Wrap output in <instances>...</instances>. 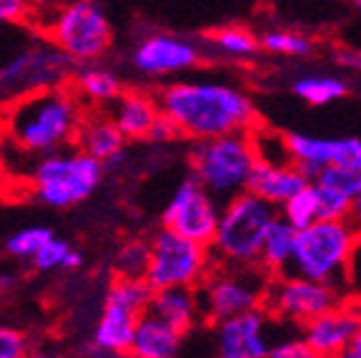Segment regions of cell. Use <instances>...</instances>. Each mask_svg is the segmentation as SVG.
<instances>
[{
    "label": "cell",
    "instance_id": "41",
    "mask_svg": "<svg viewBox=\"0 0 361 358\" xmlns=\"http://www.w3.org/2000/svg\"><path fill=\"white\" fill-rule=\"evenodd\" d=\"M16 283H18V273H13V271H0V291H8V288H13Z\"/></svg>",
    "mask_w": 361,
    "mask_h": 358
},
{
    "label": "cell",
    "instance_id": "12",
    "mask_svg": "<svg viewBox=\"0 0 361 358\" xmlns=\"http://www.w3.org/2000/svg\"><path fill=\"white\" fill-rule=\"evenodd\" d=\"M75 68L78 63L48 40L43 45L25 48L8 66L0 68V90L11 95H23L33 90L58 88L73 78Z\"/></svg>",
    "mask_w": 361,
    "mask_h": 358
},
{
    "label": "cell",
    "instance_id": "8",
    "mask_svg": "<svg viewBox=\"0 0 361 358\" xmlns=\"http://www.w3.org/2000/svg\"><path fill=\"white\" fill-rule=\"evenodd\" d=\"M148 246H151V251H148V266L143 280L153 291L171 288V285L198 288L201 280L216 266L209 246L191 241L186 235L164 228V226L148 238Z\"/></svg>",
    "mask_w": 361,
    "mask_h": 358
},
{
    "label": "cell",
    "instance_id": "28",
    "mask_svg": "<svg viewBox=\"0 0 361 358\" xmlns=\"http://www.w3.org/2000/svg\"><path fill=\"white\" fill-rule=\"evenodd\" d=\"M259 43H261V51L283 58H304L314 51V43H311L309 35H301L296 30H283V28L266 30L259 38Z\"/></svg>",
    "mask_w": 361,
    "mask_h": 358
},
{
    "label": "cell",
    "instance_id": "20",
    "mask_svg": "<svg viewBox=\"0 0 361 358\" xmlns=\"http://www.w3.org/2000/svg\"><path fill=\"white\" fill-rule=\"evenodd\" d=\"M108 108H111L108 116L118 125L126 140H146L148 128L161 113L156 95L141 88H123Z\"/></svg>",
    "mask_w": 361,
    "mask_h": 358
},
{
    "label": "cell",
    "instance_id": "24",
    "mask_svg": "<svg viewBox=\"0 0 361 358\" xmlns=\"http://www.w3.org/2000/svg\"><path fill=\"white\" fill-rule=\"evenodd\" d=\"M123 80L121 75L108 66H98V61L93 63H80L73 73V90L80 98V103L88 106H111L123 90Z\"/></svg>",
    "mask_w": 361,
    "mask_h": 358
},
{
    "label": "cell",
    "instance_id": "42",
    "mask_svg": "<svg viewBox=\"0 0 361 358\" xmlns=\"http://www.w3.org/2000/svg\"><path fill=\"white\" fill-rule=\"evenodd\" d=\"M351 6H356V8H361V0H349Z\"/></svg>",
    "mask_w": 361,
    "mask_h": 358
},
{
    "label": "cell",
    "instance_id": "40",
    "mask_svg": "<svg viewBox=\"0 0 361 358\" xmlns=\"http://www.w3.org/2000/svg\"><path fill=\"white\" fill-rule=\"evenodd\" d=\"M344 358H361V323H359V328H356V333H354V338H351V343L346 346Z\"/></svg>",
    "mask_w": 361,
    "mask_h": 358
},
{
    "label": "cell",
    "instance_id": "14",
    "mask_svg": "<svg viewBox=\"0 0 361 358\" xmlns=\"http://www.w3.org/2000/svg\"><path fill=\"white\" fill-rule=\"evenodd\" d=\"M219 213L221 201H216L209 190L201 188L193 178H186L166 203L164 213H161V223L164 228H171L191 241L209 246L216 223H219Z\"/></svg>",
    "mask_w": 361,
    "mask_h": 358
},
{
    "label": "cell",
    "instance_id": "21",
    "mask_svg": "<svg viewBox=\"0 0 361 358\" xmlns=\"http://www.w3.org/2000/svg\"><path fill=\"white\" fill-rule=\"evenodd\" d=\"M311 180L301 173L296 163H266L256 158L254 168L248 173L246 190L256 193L259 198L269 201L271 206H281L291 193L309 185Z\"/></svg>",
    "mask_w": 361,
    "mask_h": 358
},
{
    "label": "cell",
    "instance_id": "2",
    "mask_svg": "<svg viewBox=\"0 0 361 358\" xmlns=\"http://www.w3.org/2000/svg\"><path fill=\"white\" fill-rule=\"evenodd\" d=\"M85 111L73 88L33 90L16 95L3 113V130L13 146L30 156H45L58 148L73 146Z\"/></svg>",
    "mask_w": 361,
    "mask_h": 358
},
{
    "label": "cell",
    "instance_id": "43",
    "mask_svg": "<svg viewBox=\"0 0 361 358\" xmlns=\"http://www.w3.org/2000/svg\"><path fill=\"white\" fill-rule=\"evenodd\" d=\"M0 258H3V251H0Z\"/></svg>",
    "mask_w": 361,
    "mask_h": 358
},
{
    "label": "cell",
    "instance_id": "15",
    "mask_svg": "<svg viewBox=\"0 0 361 358\" xmlns=\"http://www.w3.org/2000/svg\"><path fill=\"white\" fill-rule=\"evenodd\" d=\"M291 163H296L309 180L324 166H346L361 171V138L341 135V138H322V135L288 133L283 135Z\"/></svg>",
    "mask_w": 361,
    "mask_h": 358
},
{
    "label": "cell",
    "instance_id": "9",
    "mask_svg": "<svg viewBox=\"0 0 361 358\" xmlns=\"http://www.w3.org/2000/svg\"><path fill=\"white\" fill-rule=\"evenodd\" d=\"M271 276L259 264H216L198 285L203 316L216 323L228 316L261 308Z\"/></svg>",
    "mask_w": 361,
    "mask_h": 358
},
{
    "label": "cell",
    "instance_id": "37",
    "mask_svg": "<svg viewBox=\"0 0 361 358\" xmlns=\"http://www.w3.org/2000/svg\"><path fill=\"white\" fill-rule=\"evenodd\" d=\"M349 223L354 226V228L361 233V190L356 193L354 201H351V208H349Z\"/></svg>",
    "mask_w": 361,
    "mask_h": 358
},
{
    "label": "cell",
    "instance_id": "6",
    "mask_svg": "<svg viewBox=\"0 0 361 358\" xmlns=\"http://www.w3.org/2000/svg\"><path fill=\"white\" fill-rule=\"evenodd\" d=\"M254 163L256 148L251 140V130L193 140V148L188 153L191 178L221 203L246 190V180Z\"/></svg>",
    "mask_w": 361,
    "mask_h": 358
},
{
    "label": "cell",
    "instance_id": "23",
    "mask_svg": "<svg viewBox=\"0 0 361 358\" xmlns=\"http://www.w3.org/2000/svg\"><path fill=\"white\" fill-rule=\"evenodd\" d=\"M73 146L98 158L101 163H108L126 153V138L108 113H90L80 121Z\"/></svg>",
    "mask_w": 361,
    "mask_h": 358
},
{
    "label": "cell",
    "instance_id": "25",
    "mask_svg": "<svg viewBox=\"0 0 361 358\" xmlns=\"http://www.w3.org/2000/svg\"><path fill=\"white\" fill-rule=\"evenodd\" d=\"M293 235H296V228L276 213V218L271 221V226L266 228L264 243H261V253H259V266L269 276L286 273L288 261H291Z\"/></svg>",
    "mask_w": 361,
    "mask_h": 358
},
{
    "label": "cell",
    "instance_id": "33",
    "mask_svg": "<svg viewBox=\"0 0 361 358\" xmlns=\"http://www.w3.org/2000/svg\"><path fill=\"white\" fill-rule=\"evenodd\" d=\"M30 353V341L23 331L13 326H0V358H25Z\"/></svg>",
    "mask_w": 361,
    "mask_h": 358
},
{
    "label": "cell",
    "instance_id": "3",
    "mask_svg": "<svg viewBox=\"0 0 361 358\" xmlns=\"http://www.w3.org/2000/svg\"><path fill=\"white\" fill-rule=\"evenodd\" d=\"M359 238L361 233L349 223V218H319L304 228H296L286 273L304 276L341 291Z\"/></svg>",
    "mask_w": 361,
    "mask_h": 358
},
{
    "label": "cell",
    "instance_id": "31",
    "mask_svg": "<svg viewBox=\"0 0 361 358\" xmlns=\"http://www.w3.org/2000/svg\"><path fill=\"white\" fill-rule=\"evenodd\" d=\"M51 235H53V230L45 228V226H25V228L8 235L3 253L16 258V261H30V258L35 256V251H38Z\"/></svg>",
    "mask_w": 361,
    "mask_h": 358
},
{
    "label": "cell",
    "instance_id": "7",
    "mask_svg": "<svg viewBox=\"0 0 361 358\" xmlns=\"http://www.w3.org/2000/svg\"><path fill=\"white\" fill-rule=\"evenodd\" d=\"M45 35L75 63L101 61L113 45V25L98 0H68L43 25Z\"/></svg>",
    "mask_w": 361,
    "mask_h": 358
},
{
    "label": "cell",
    "instance_id": "11",
    "mask_svg": "<svg viewBox=\"0 0 361 358\" xmlns=\"http://www.w3.org/2000/svg\"><path fill=\"white\" fill-rule=\"evenodd\" d=\"M336 303H341V291H336L334 285L296 273H279L274 276V280H269L261 308L276 321L304 326L306 321L329 311Z\"/></svg>",
    "mask_w": 361,
    "mask_h": 358
},
{
    "label": "cell",
    "instance_id": "30",
    "mask_svg": "<svg viewBox=\"0 0 361 358\" xmlns=\"http://www.w3.org/2000/svg\"><path fill=\"white\" fill-rule=\"evenodd\" d=\"M148 246L146 238H128L121 243L116 256H113V273L123 276V278H143L148 266Z\"/></svg>",
    "mask_w": 361,
    "mask_h": 358
},
{
    "label": "cell",
    "instance_id": "22",
    "mask_svg": "<svg viewBox=\"0 0 361 358\" xmlns=\"http://www.w3.org/2000/svg\"><path fill=\"white\" fill-rule=\"evenodd\" d=\"M183 351V336L171 328L166 321L143 311L135 321L128 356L133 358H176Z\"/></svg>",
    "mask_w": 361,
    "mask_h": 358
},
{
    "label": "cell",
    "instance_id": "36",
    "mask_svg": "<svg viewBox=\"0 0 361 358\" xmlns=\"http://www.w3.org/2000/svg\"><path fill=\"white\" fill-rule=\"evenodd\" d=\"M180 138L178 130H176L173 121H171L166 113H158V118L153 121V125L148 128V135L146 140L148 143H161V146H166V143H171V140Z\"/></svg>",
    "mask_w": 361,
    "mask_h": 358
},
{
    "label": "cell",
    "instance_id": "38",
    "mask_svg": "<svg viewBox=\"0 0 361 358\" xmlns=\"http://www.w3.org/2000/svg\"><path fill=\"white\" fill-rule=\"evenodd\" d=\"M83 266V253L78 248H71L66 256V264H63V271H78Z\"/></svg>",
    "mask_w": 361,
    "mask_h": 358
},
{
    "label": "cell",
    "instance_id": "34",
    "mask_svg": "<svg viewBox=\"0 0 361 358\" xmlns=\"http://www.w3.org/2000/svg\"><path fill=\"white\" fill-rule=\"evenodd\" d=\"M269 358H314V353L301 336H288L271 341Z\"/></svg>",
    "mask_w": 361,
    "mask_h": 358
},
{
    "label": "cell",
    "instance_id": "13",
    "mask_svg": "<svg viewBox=\"0 0 361 358\" xmlns=\"http://www.w3.org/2000/svg\"><path fill=\"white\" fill-rule=\"evenodd\" d=\"M203 61V45L173 33H151L135 43L130 66L146 78L183 75Z\"/></svg>",
    "mask_w": 361,
    "mask_h": 358
},
{
    "label": "cell",
    "instance_id": "19",
    "mask_svg": "<svg viewBox=\"0 0 361 358\" xmlns=\"http://www.w3.org/2000/svg\"><path fill=\"white\" fill-rule=\"evenodd\" d=\"M146 311L166 321L180 336H188L206 321L198 288H188V285H171V288L153 291Z\"/></svg>",
    "mask_w": 361,
    "mask_h": 358
},
{
    "label": "cell",
    "instance_id": "16",
    "mask_svg": "<svg viewBox=\"0 0 361 358\" xmlns=\"http://www.w3.org/2000/svg\"><path fill=\"white\" fill-rule=\"evenodd\" d=\"M214 346L221 358H266L271 326L264 308H251L214 323Z\"/></svg>",
    "mask_w": 361,
    "mask_h": 358
},
{
    "label": "cell",
    "instance_id": "29",
    "mask_svg": "<svg viewBox=\"0 0 361 358\" xmlns=\"http://www.w3.org/2000/svg\"><path fill=\"white\" fill-rule=\"evenodd\" d=\"M276 211L281 218H286L288 223L293 226V228H304V226L319 221V201H316L314 185L309 183L296 190V193H291Z\"/></svg>",
    "mask_w": 361,
    "mask_h": 358
},
{
    "label": "cell",
    "instance_id": "10",
    "mask_svg": "<svg viewBox=\"0 0 361 358\" xmlns=\"http://www.w3.org/2000/svg\"><path fill=\"white\" fill-rule=\"evenodd\" d=\"M151 293L153 288L143 278L116 276L93 328V351L101 356H128L135 321L148 308Z\"/></svg>",
    "mask_w": 361,
    "mask_h": 358
},
{
    "label": "cell",
    "instance_id": "17",
    "mask_svg": "<svg viewBox=\"0 0 361 358\" xmlns=\"http://www.w3.org/2000/svg\"><path fill=\"white\" fill-rule=\"evenodd\" d=\"M361 323V311L351 306H331L324 314L314 316L301 326V338L311 348L314 358H334L344 356L346 346L354 338Z\"/></svg>",
    "mask_w": 361,
    "mask_h": 358
},
{
    "label": "cell",
    "instance_id": "35",
    "mask_svg": "<svg viewBox=\"0 0 361 358\" xmlns=\"http://www.w3.org/2000/svg\"><path fill=\"white\" fill-rule=\"evenodd\" d=\"M33 16V0H0V25H20Z\"/></svg>",
    "mask_w": 361,
    "mask_h": 358
},
{
    "label": "cell",
    "instance_id": "27",
    "mask_svg": "<svg viewBox=\"0 0 361 358\" xmlns=\"http://www.w3.org/2000/svg\"><path fill=\"white\" fill-rule=\"evenodd\" d=\"M291 90L309 106H329V103L341 101L349 88L336 75H304L293 80Z\"/></svg>",
    "mask_w": 361,
    "mask_h": 358
},
{
    "label": "cell",
    "instance_id": "26",
    "mask_svg": "<svg viewBox=\"0 0 361 358\" xmlns=\"http://www.w3.org/2000/svg\"><path fill=\"white\" fill-rule=\"evenodd\" d=\"M209 51L216 56L228 58V61H254L256 53L261 51L259 35H254L248 28L241 25H224L209 35Z\"/></svg>",
    "mask_w": 361,
    "mask_h": 358
},
{
    "label": "cell",
    "instance_id": "32",
    "mask_svg": "<svg viewBox=\"0 0 361 358\" xmlns=\"http://www.w3.org/2000/svg\"><path fill=\"white\" fill-rule=\"evenodd\" d=\"M71 243L66 238H58L56 233L43 243V246L35 251V256L30 258V264L35 266V271H43V273H51V271H63L66 264V256L71 251Z\"/></svg>",
    "mask_w": 361,
    "mask_h": 358
},
{
    "label": "cell",
    "instance_id": "39",
    "mask_svg": "<svg viewBox=\"0 0 361 358\" xmlns=\"http://www.w3.org/2000/svg\"><path fill=\"white\" fill-rule=\"evenodd\" d=\"M336 61L341 63V66H346V68H356V70H361V53L344 51V53H338Z\"/></svg>",
    "mask_w": 361,
    "mask_h": 358
},
{
    "label": "cell",
    "instance_id": "5",
    "mask_svg": "<svg viewBox=\"0 0 361 358\" xmlns=\"http://www.w3.org/2000/svg\"><path fill=\"white\" fill-rule=\"evenodd\" d=\"M276 206L251 190H241L221 203L219 223L209 248L216 264H259L266 228L276 218Z\"/></svg>",
    "mask_w": 361,
    "mask_h": 358
},
{
    "label": "cell",
    "instance_id": "4",
    "mask_svg": "<svg viewBox=\"0 0 361 358\" xmlns=\"http://www.w3.org/2000/svg\"><path fill=\"white\" fill-rule=\"evenodd\" d=\"M103 175L106 168L98 158L88 156L78 146H66L38 156V163L30 173V188L40 206L66 211L88 201L101 188Z\"/></svg>",
    "mask_w": 361,
    "mask_h": 358
},
{
    "label": "cell",
    "instance_id": "18",
    "mask_svg": "<svg viewBox=\"0 0 361 358\" xmlns=\"http://www.w3.org/2000/svg\"><path fill=\"white\" fill-rule=\"evenodd\" d=\"M319 201V218H349L351 201L361 190V171L324 166L311 180Z\"/></svg>",
    "mask_w": 361,
    "mask_h": 358
},
{
    "label": "cell",
    "instance_id": "1",
    "mask_svg": "<svg viewBox=\"0 0 361 358\" xmlns=\"http://www.w3.org/2000/svg\"><path fill=\"white\" fill-rule=\"evenodd\" d=\"M156 98L161 113L173 121L180 138L188 140L248 133L259 118L251 95L224 80H173L158 90Z\"/></svg>",
    "mask_w": 361,
    "mask_h": 358
}]
</instances>
